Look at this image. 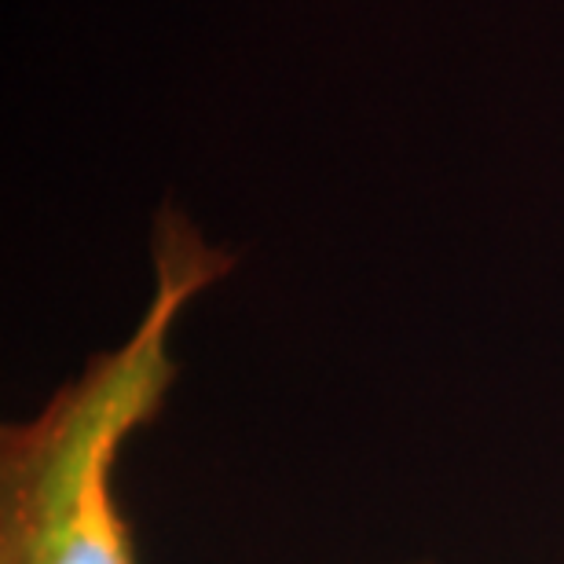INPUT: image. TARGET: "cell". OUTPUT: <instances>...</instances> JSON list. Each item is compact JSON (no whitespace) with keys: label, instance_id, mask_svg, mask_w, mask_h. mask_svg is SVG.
I'll list each match as a JSON object with an SVG mask.
<instances>
[{"label":"cell","instance_id":"6da1fadb","mask_svg":"<svg viewBox=\"0 0 564 564\" xmlns=\"http://www.w3.org/2000/svg\"><path fill=\"white\" fill-rule=\"evenodd\" d=\"M151 257L154 297L137 330L88 359L33 419L0 429V564H137L115 495L118 455L176 381V315L231 272V257L173 206L158 213Z\"/></svg>","mask_w":564,"mask_h":564}]
</instances>
